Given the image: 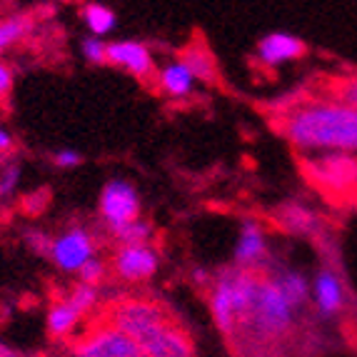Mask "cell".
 <instances>
[{"label": "cell", "mask_w": 357, "mask_h": 357, "mask_svg": "<svg viewBox=\"0 0 357 357\" xmlns=\"http://www.w3.org/2000/svg\"><path fill=\"white\" fill-rule=\"evenodd\" d=\"M115 240L120 243V248H130V245H148L150 235H153V227L143 220L128 222V225L113 230Z\"/></svg>", "instance_id": "d6986e66"}, {"label": "cell", "mask_w": 357, "mask_h": 357, "mask_svg": "<svg viewBox=\"0 0 357 357\" xmlns=\"http://www.w3.org/2000/svg\"><path fill=\"white\" fill-rule=\"evenodd\" d=\"M100 215L102 220L110 225V230L135 222L140 215V197L137 190L126 180H110L102 188L100 195Z\"/></svg>", "instance_id": "52a82bcc"}, {"label": "cell", "mask_w": 357, "mask_h": 357, "mask_svg": "<svg viewBox=\"0 0 357 357\" xmlns=\"http://www.w3.org/2000/svg\"><path fill=\"white\" fill-rule=\"evenodd\" d=\"M83 20L96 38L107 36V33L115 28V13L110 10V8L100 6V3H88V6L83 8Z\"/></svg>", "instance_id": "e0dca14e"}, {"label": "cell", "mask_w": 357, "mask_h": 357, "mask_svg": "<svg viewBox=\"0 0 357 357\" xmlns=\"http://www.w3.org/2000/svg\"><path fill=\"white\" fill-rule=\"evenodd\" d=\"M30 30V20L23 18V15H15V18H6L0 20V53L8 50L10 45H15L18 40H23Z\"/></svg>", "instance_id": "ffe728a7"}, {"label": "cell", "mask_w": 357, "mask_h": 357, "mask_svg": "<svg viewBox=\"0 0 357 357\" xmlns=\"http://www.w3.org/2000/svg\"><path fill=\"white\" fill-rule=\"evenodd\" d=\"M305 55V43L298 40L290 33H270L257 45V60L262 66L275 68L282 66L287 60H298Z\"/></svg>", "instance_id": "7c38bea8"}, {"label": "cell", "mask_w": 357, "mask_h": 357, "mask_svg": "<svg viewBox=\"0 0 357 357\" xmlns=\"http://www.w3.org/2000/svg\"><path fill=\"white\" fill-rule=\"evenodd\" d=\"M15 183H18V170H8L3 183H0V192H10L15 188Z\"/></svg>", "instance_id": "83f0119b"}, {"label": "cell", "mask_w": 357, "mask_h": 357, "mask_svg": "<svg viewBox=\"0 0 357 357\" xmlns=\"http://www.w3.org/2000/svg\"><path fill=\"white\" fill-rule=\"evenodd\" d=\"M102 275H105V268H102V262L93 257V260H88L83 265V268H80V282H83V285L96 287L98 282L102 280Z\"/></svg>", "instance_id": "cb8c5ba5"}, {"label": "cell", "mask_w": 357, "mask_h": 357, "mask_svg": "<svg viewBox=\"0 0 357 357\" xmlns=\"http://www.w3.org/2000/svg\"><path fill=\"white\" fill-rule=\"evenodd\" d=\"M50 257L60 270L66 273H80L85 262L93 260L96 255V243L90 238V232L83 227H73V230L63 232L50 243Z\"/></svg>", "instance_id": "ba28073f"}, {"label": "cell", "mask_w": 357, "mask_h": 357, "mask_svg": "<svg viewBox=\"0 0 357 357\" xmlns=\"http://www.w3.org/2000/svg\"><path fill=\"white\" fill-rule=\"evenodd\" d=\"M245 325H250L260 337H280L292 325V305L282 298L273 278H260L252 295L250 312L245 317Z\"/></svg>", "instance_id": "277c9868"}, {"label": "cell", "mask_w": 357, "mask_h": 357, "mask_svg": "<svg viewBox=\"0 0 357 357\" xmlns=\"http://www.w3.org/2000/svg\"><path fill=\"white\" fill-rule=\"evenodd\" d=\"M192 85H195V73L192 68L178 60V63H170L160 70V88L165 90L167 96L173 98H185L192 93Z\"/></svg>", "instance_id": "5bb4252c"}, {"label": "cell", "mask_w": 357, "mask_h": 357, "mask_svg": "<svg viewBox=\"0 0 357 357\" xmlns=\"http://www.w3.org/2000/svg\"><path fill=\"white\" fill-rule=\"evenodd\" d=\"M257 280H260V275L243 268L218 278L213 292H210V310H213L215 325L225 335H232L235 328L245 322L250 312Z\"/></svg>", "instance_id": "7a4b0ae2"}, {"label": "cell", "mask_w": 357, "mask_h": 357, "mask_svg": "<svg viewBox=\"0 0 357 357\" xmlns=\"http://www.w3.org/2000/svg\"><path fill=\"white\" fill-rule=\"evenodd\" d=\"M13 145V137H10V132L6 130V128L0 126V150H8Z\"/></svg>", "instance_id": "f1b7e54d"}, {"label": "cell", "mask_w": 357, "mask_h": 357, "mask_svg": "<svg viewBox=\"0 0 357 357\" xmlns=\"http://www.w3.org/2000/svg\"><path fill=\"white\" fill-rule=\"evenodd\" d=\"M80 317L83 315H80V312H77L68 300H60V303H55L48 312V328L55 337H66L68 333L75 330V325H77Z\"/></svg>", "instance_id": "2e32d148"}, {"label": "cell", "mask_w": 357, "mask_h": 357, "mask_svg": "<svg viewBox=\"0 0 357 357\" xmlns=\"http://www.w3.org/2000/svg\"><path fill=\"white\" fill-rule=\"evenodd\" d=\"M105 60L113 66L126 68L128 73H132L135 77H150L153 75V55L145 48L143 43H110L105 50Z\"/></svg>", "instance_id": "8fae6325"}, {"label": "cell", "mask_w": 357, "mask_h": 357, "mask_svg": "<svg viewBox=\"0 0 357 357\" xmlns=\"http://www.w3.org/2000/svg\"><path fill=\"white\" fill-rule=\"evenodd\" d=\"M275 128L305 153H357V110L330 98H307L285 107Z\"/></svg>", "instance_id": "6da1fadb"}, {"label": "cell", "mask_w": 357, "mask_h": 357, "mask_svg": "<svg viewBox=\"0 0 357 357\" xmlns=\"http://www.w3.org/2000/svg\"><path fill=\"white\" fill-rule=\"evenodd\" d=\"M115 275L123 280L140 282L153 278L158 270V252L150 245H130V248H120L113 257Z\"/></svg>", "instance_id": "30bf717a"}, {"label": "cell", "mask_w": 357, "mask_h": 357, "mask_svg": "<svg viewBox=\"0 0 357 357\" xmlns=\"http://www.w3.org/2000/svg\"><path fill=\"white\" fill-rule=\"evenodd\" d=\"M145 357H195V345L190 335L180 328L178 322H167L155 330L145 342H140Z\"/></svg>", "instance_id": "9c48e42d"}, {"label": "cell", "mask_w": 357, "mask_h": 357, "mask_svg": "<svg viewBox=\"0 0 357 357\" xmlns=\"http://www.w3.org/2000/svg\"><path fill=\"white\" fill-rule=\"evenodd\" d=\"M73 357H145V352L135 340L100 320L73 345Z\"/></svg>", "instance_id": "8992f818"}, {"label": "cell", "mask_w": 357, "mask_h": 357, "mask_svg": "<svg viewBox=\"0 0 357 357\" xmlns=\"http://www.w3.org/2000/svg\"><path fill=\"white\" fill-rule=\"evenodd\" d=\"M315 303L325 315H333L342 307V282L330 270H322L315 278Z\"/></svg>", "instance_id": "9a60e30c"}, {"label": "cell", "mask_w": 357, "mask_h": 357, "mask_svg": "<svg viewBox=\"0 0 357 357\" xmlns=\"http://www.w3.org/2000/svg\"><path fill=\"white\" fill-rule=\"evenodd\" d=\"M80 160H83V158H80L75 150H60V153L55 155V165L58 167H77Z\"/></svg>", "instance_id": "484cf974"}, {"label": "cell", "mask_w": 357, "mask_h": 357, "mask_svg": "<svg viewBox=\"0 0 357 357\" xmlns=\"http://www.w3.org/2000/svg\"><path fill=\"white\" fill-rule=\"evenodd\" d=\"M0 357H15V355H13V352L8 350V347L3 345V342H0Z\"/></svg>", "instance_id": "f546056e"}, {"label": "cell", "mask_w": 357, "mask_h": 357, "mask_svg": "<svg viewBox=\"0 0 357 357\" xmlns=\"http://www.w3.org/2000/svg\"><path fill=\"white\" fill-rule=\"evenodd\" d=\"M96 300H98V292H96V287H90V285H75L73 287V292L68 295V303L73 305V307L80 312V315H85L88 310H93V305H96Z\"/></svg>", "instance_id": "44dd1931"}, {"label": "cell", "mask_w": 357, "mask_h": 357, "mask_svg": "<svg viewBox=\"0 0 357 357\" xmlns=\"http://www.w3.org/2000/svg\"><path fill=\"white\" fill-rule=\"evenodd\" d=\"M262 255H265V235H262L257 222L248 220L240 227V240H238V248H235L238 265L243 270H250V265H255Z\"/></svg>", "instance_id": "4fadbf2b"}, {"label": "cell", "mask_w": 357, "mask_h": 357, "mask_svg": "<svg viewBox=\"0 0 357 357\" xmlns=\"http://www.w3.org/2000/svg\"><path fill=\"white\" fill-rule=\"evenodd\" d=\"M102 322L120 330V333L128 335V337L135 340L137 345H140L155 330H160L162 325L173 322V317H170V312L162 305L153 303V300H118V303L107 305Z\"/></svg>", "instance_id": "3957f363"}, {"label": "cell", "mask_w": 357, "mask_h": 357, "mask_svg": "<svg viewBox=\"0 0 357 357\" xmlns=\"http://www.w3.org/2000/svg\"><path fill=\"white\" fill-rule=\"evenodd\" d=\"M282 220L290 230L295 232H305V230H312V215L307 210H300V208H287L282 213Z\"/></svg>", "instance_id": "7402d4cb"}, {"label": "cell", "mask_w": 357, "mask_h": 357, "mask_svg": "<svg viewBox=\"0 0 357 357\" xmlns=\"http://www.w3.org/2000/svg\"><path fill=\"white\" fill-rule=\"evenodd\" d=\"M185 63L192 68V73H195V77H205V80H213V60H210V55L200 53V50H192V53H188V58H185Z\"/></svg>", "instance_id": "603a6c76"}, {"label": "cell", "mask_w": 357, "mask_h": 357, "mask_svg": "<svg viewBox=\"0 0 357 357\" xmlns=\"http://www.w3.org/2000/svg\"><path fill=\"white\" fill-rule=\"evenodd\" d=\"M273 280H275V285H278V290L282 292V298L292 305V310L305 303V298H307V282H305L303 275L280 273L278 278H273Z\"/></svg>", "instance_id": "ac0fdd59"}, {"label": "cell", "mask_w": 357, "mask_h": 357, "mask_svg": "<svg viewBox=\"0 0 357 357\" xmlns=\"http://www.w3.org/2000/svg\"><path fill=\"white\" fill-rule=\"evenodd\" d=\"M105 50H107V45L100 38H88V40L83 43V53L90 63H105Z\"/></svg>", "instance_id": "d4e9b609"}, {"label": "cell", "mask_w": 357, "mask_h": 357, "mask_svg": "<svg viewBox=\"0 0 357 357\" xmlns=\"http://www.w3.org/2000/svg\"><path fill=\"white\" fill-rule=\"evenodd\" d=\"M10 88H13V73H10V68L0 60V100H3V98H8Z\"/></svg>", "instance_id": "4316f807"}, {"label": "cell", "mask_w": 357, "mask_h": 357, "mask_svg": "<svg viewBox=\"0 0 357 357\" xmlns=\"http://www.w3.org/2000/svg\"><path fill=\"white\" fill-rule=\"evenodd\" d=\"M305 173L312 185L333 195H350L357 190V158L345 153H325L305 160Z\"/></svg>", "instance_id": "5b68a950"}]
</instances>
